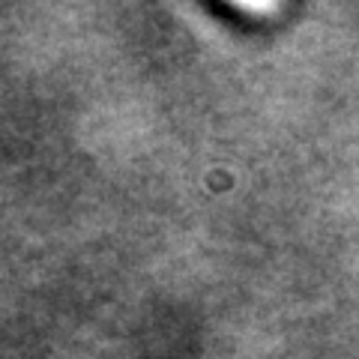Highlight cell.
<instances>
[{
    "mask_svg": "<svg viewBox=\"0 0 359 359\" xmlns=\"http://www.w3.org/2000/svg\"><path fill=\"white\" fill-rule=\"evenodd\" d=\"M243 13H257V15H264V13H276V4H237Z\"/></svg>",
    "mask_w": 359,
    "mask_h": 359,
    "instance_id": "obj_1",
    "label": "cell"
}]
</instances>
